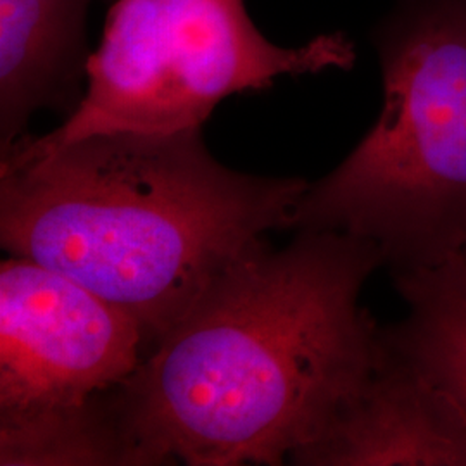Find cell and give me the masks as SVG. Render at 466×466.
I'll use <instances>...</instances> for the list:
<instances>
[{
    "label": "cell",
    "mask_w": 466,
    "mask_h": 466,
    "mask_svg": "<svg viewBox=\"0 0 466 466\" xmlns=\"http://www.w3.org/2000/svg\"><path fill=\"white\" fill-rule=\"evenodd\" d=\"M380 265L370 240L306 230L237 258L119 392L147 465H280L318 442L380 363L360 306Z\"/></svg>",
    "instance_id": "1"
},
{
    "label": "cell",
    "mask_w": 466,
    "mask_h": 466,
    "mask_svg": "<svg viewBox=\"0 0 466 466\" xmlns=\"http://www.w3.org/2000/svg\"><path fill=\"white\" fill-rule=\"evenodd\" d=\"M300 178L223 167L199 130L90 135L2 149L0 242L128 313L150 344L219 273L290 227Z\"/></svg>",
    "instance_id": "2"
},
{
    "label": "cell",
    "mask_w": 466,
    "mask_h": 466,
    "mask_svg": "<svg viewBox=\"0 0 466 466\" xmlns=\"http://www.w3.org/2000/svg\"><path fill=\"white\" fill-rule=\"evenodd\" d=\"M375 46L380 116L290 227L370 240L394 273L466 252V0H396Z\"/></svg>",
    "instance_id": "3"
},
{
    "label": "cell",
    "mask_w": 466,
    "mask_h": 466,
    "mask_svg": "<svg viewBox=\"0 0 466 466\" xmlns=\"http://www.w3.org/2000/svg\"><path fill=\"white\" fill-rule=\"evenodd\" d=\"M354 61L342 32L299 47L269 42L246 0H116L86 59L82 99L38 140L59 146L90 135L199 130L233 94L268 88L280 76L350 69Z\"/></svg>",
    "instance_id": "4"
},
{
    "label": "cell",
    "mask_w": 466,
    "mask_h": 466,
    "mask_svg": "<svg viewBox=\"0 0 466 466\" xmlns=\"http://www.w3.org/2000/svg\"><path fill=\"white\" fill-rule=\"evenodd\" d=\"M144 329L66 275L13 256L0 268V423L82 411L147 358Z\"/></svg>",
    "instance_id": "5"
},
{
    "label": "cell",
    "mask_w": 466,
    "mask_h": 466,
    "mask_svg": "<svg viewBox=\"0 0 466 466\" xmlns=\"http://www.w3.org/2000/svg\"><path fill=\"white\" fill-rule=\"evenodd\" d=\"M313 466H466V420L383 354L329 431L294 460Z\"/></svg>",
    "instance_id": "6"
},
{
    "label": "cell",
    "mask_w": 466,
    "mask_h": 466,
    "mask_svg": "<svg viewBox=\"0 0 466 466\" xmlns=\"http://www.w3.org/2000/svg\"><path fill=\"white\" fill-rule=\"evenodd\" d=\"M85 16L86 9L69 0H0L2 149L25 135L38 109H75L71 99L90 56Z\"/></svg>",
    "instance_id": "7"
},
{
    "label": "cell",
    "mask_w": 466,
    "mask_h": 466,
    "mask_svg": "<svg viewBox=\"0 0 466 466\" xmlns=\"http://www.w3.org/2000/svg\"><path fill=\"white\" fill-rule=\"evenodd\" d=\"M392 275L408 315L380 329L383 354L429 383L466 420V252Z\"/></svg>",
    "instance_id": "8"
},
{
    "label": "cell",
    "mask_w": 466,
    "mask_h": 466,
    "mask_svg": "<svg viewBox=\"0 0 466 466\" xmlns=\"http://www.w3.org/2000/svg\"><path fill=\"white\" fill-rule=\"evenodd\" d=\"M69 2H73V4H76V5H82L85 9H88V5L92 4V0H69Z\"/></svg>",
    "instance_id": "9"
}]
</instances>
